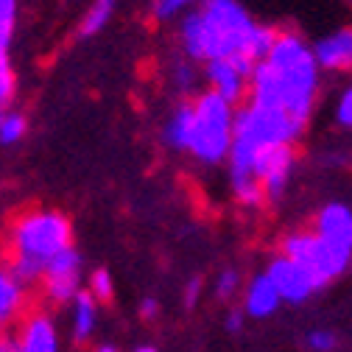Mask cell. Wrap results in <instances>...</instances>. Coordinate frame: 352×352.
<instances>
[{"instance_id":"1f68e13d","label":"cell","mask_w":352,"mask_h":352,"mask_svg":"<svg viewBox=\"0 0 352 352\" xmlns=\"http://www.w3.org/2000/svg\"><path fill=\"white\" fill-rule=\"evenodd\" d=\"M6 344H9V341L3 338V333H0V352H3V346H6Z\"/></svg>"},{"instance_id":"836d02e7","label":"cell","mask_w":352,"mask_h":352,"mask_svg":"<svg viewBox=\"0 0 352 352\" xmlns=\"http://www.w3.org/2000/svg\"><path fill=\"white\" fill-rule=\"evenodd\" d=\"M98 352H115V349H112V346H101Z\"/></svg>"},{"instance_id":"3957f363","label":"cell","mask_w":352,"mask_h":352,"mask_svg":"<svg viewBox=\"0 0 352 352\" xmlns=\"http://www.w3.org/2000/svg\"><path fill=\"white\" fill-rule=\"evenodd\" d=\"M305 131V123L291 118L283 109L272 107H257L246 104L235 115V140L230 151V179H254L252 173V160L260 148L266 146H283V143H296Z\"/></svg>"},{"instance_id":"f546056e","label":"cell","mask_w":352,"mask_h":352,"mask_svg":"<svg viewBox=\"0 0 352 352\" xmlns=\"http://www.w3.org/2000/svg\"><path fill=\"white\" fill-rule=\"evenodd\" d=\"M140 314H143V319H157L160 307H157V302H154V299H146V302H143V307H140Z\"/></svg>"},{"instance_id":"83f0119b","label":"cell","mask_w":352,"mask_h":352,"mask_svg":"<svg viewBox=\"0 0 352 352\" xmlns=\"http://www.w3.org/2000/svg\"><path fill=\"white\" fill-rule=\"evenodd\" d=\"M199 294H201V280H199V277H193V280L188 283V288H185V305H188V307H193V305L199 302Z\"/></svg>"},{"instance_id":"ffe728a7","label":"cell","mask_w":352,"mask_h":352,"mask_svg":"<svg viewBox=\"0 0 352 352\" xmlns=\"http://www.w3.org/2000/svg\"><path fill=\"white\" fill-rule=\"evenodd\" d=\"M23 135H25V118H23V115L12 112V115L0 118V143L12 146V143H17Z\"/></svg>"},{"instance_id":"7a4b0ae2","label":"cell","mask_w":352,"mask_h":352,"mask_svg":"<svg viewBox=\"0 0 352 352\" xmlns=\"http://www.w3.org/2000/svg\"><path fill=\"white\" fill-rule=\"evenodd\" d=\"M319 62L314 48L296 31H280L272 54L254 67L249 104L283 109L307 126L319 96Z\"/></svg>"},{"instance_id":"4fadbf2b","label":"cell","mask_w":352,"mask_h":352,"mask_svg":"<svg viewBox=\"0 0 352 352\" xmlns=\"http://www.w3.org/2000/svg\"><path fill=\"white\" fill-rule=\"evenodd\" d=\"M17 352H59V338L56 327L45 314H34L23 322L20 338H17Z\"/></svg>"},{"instance_id":"30bf717a","label":"cell","mask_w":352,"mask_h":352,"mask_svg":"<svg viewBox=\"0 0 352 352\" xmlns=\"http://www.w3.org/2000/svg\"><path fill=\"white\" fill-rule=\"evenodd\" d=\"M204 78L210 84V90L218 93L221 98H227L230 104H238V101L249 98L252 73H246L232 59H212V62H207L204 65Z\"/></svg>"},{"instance_id":"277c9868","label":"cell","mask_w":352,"mask_h":352,"mask_svg":"<svg viewBox=\"0 0 352 352\" xmlns=\"http://www.w3.org/2000/svg\"><path fill=\"white\" fill-rule=\"evenodd\" d=\"M235 104L221 98L218 93H201L193 101V123H190V140L188 151L207 162L218 165L230 160L232 140H235Z\"/></svg>"},{"instance_id":"9c48e42d","label":"cell","mask_w":352,"mask_h":352,"mask_svg":"<svg viewBox=\"0 0 352 352\" xmlns=\"http://www.w3.org/2000/svg\"><path fill=\"white\" fill-rule=\"evenodd\" d=\"M78 274H81V257L76 254L73 246H67L65 252H59L45 269V277H42V285H45L48 299L54 302H70L76 299L78 291Z\"/></svg>"},{"instance_id":"ac0fdd59","label":"cell","mask_w":352,"mask_h":352,"mask_svg":"<svg viewBox=\"0 0 352 352\" xmlns=\"http://www.w3.org/2000/svg\"><path fill=\"white\" fill-rule=\"evenodd\" d=\"M115 3H118V0H93L90 12H87V17H84V23H81V34H84V36L98 34V31L109 23V17H112V12H115Z\"/></svg>"},{"instance_id":"d4e9b609","label":"cell","mask_w":352,"mask_h":352,"mask_svg":"<svg viewBox=\"0 0 352 352\" xmlns=\"http://www.w3.org/2000/svg\"><path fill=\"white\" fill-rule=\"evenodd\" d=\"M336 123L352 131V87H346V90L338 96V104H336Z\"/></svg>"},{"instance_id":"4dcf8cb0","label":"cell","mask_w":352,"mask_h":352,"mask_svg":"<svg viewBox=\"0 0 352 352\" xmlns=\"http://www.w3.org/2000/svg\"><path fill=\"white\" fill-rule=\"evenodd\" d=\"M3 352H17V346H14V344H6V346H3Z\"/></svg>"},{"instance_id":"8fae6325","label":"cell","mask_w":352,"mask_h":352,"mask_svg":"<svg viewBox=\"0 0 352 352\" xmlns=\"http://www.w3.org/2000/svg\"><path fill=\"white\" fill-rule=\"evenodd\" d=\"M314 232L319 238H324L336 252L341 254H352V210L341 201L324 204L316 212V221H314Z\"/></svg>"},{"instance_id":"9a60e30c","label":"cell","mask_w":352,"mask_h":352,"mask_svg":"<svg viewBox=\"0 0 352 352\" xmlns=\"http://www.w3.org/2000/svg\"><path fill=\"white\" fill-rule=\"evenodd\" d=\"M23 307V283L9 272L0 269V327L9 324Z\"/></svg>"},{"instance_id":"44dd1931","label":"cell","mask_w":352,"mask_h":352,"mask_svg":"<svg viewBox=\"0 0 352 352\" xmlns=\"http://www.w3.org/2000/svg\"><path fill=\"white\" fill-rule=\"evenodd\" d=\"M14 96V70L9 62V54L0 56V107H6Z\"/></svg>"},{"instance_id":"d590c367","label":"cell","mask_w":352,"mask_h":352,"mask_svg":"<svg viewBox=\"0 0 352 352\" xmlns=\"http://www.w3.org/2000/svg\"><path fill=\"white\" fill-rule=\"evenodd\" d=\"M0 118H3V115H0Z\"/></svg>"},{"instance_id":"484cf974","label":"cell","mask_w":352,"mask_h":352,"mask_svg":"<svg viewBox=\"0 0 352 352\" xmlns=\"http://www.w3.org/2000/svg\"><path fill=\"white\" fill-rule=\"evenodd\" d=\"M238 285H241V274H238L235 269H227V272H221V277H218L215 294L221 296V299H230V296H235Z\"/></svg>"},{"instance_id":"603a6c76","label":"cell","mask_w":352,"mask_h":352,"mask_svg":"<svg viewBox=\"0 0 352 352\" xmlns=\"http://www.w3.org/2000/svg\"><path fill=\"white\" fill-rule=\"evenodd\" d=\"M338 346V336L333 330H314L307 336V349L311 352H336Z\"/></svg>"},{"instance_id":"d6a6232c","label":"cell","mask_w":352,"mask_h":352,"mask_svg":"<svg viewBox=\"0 0 352 352\" xmlns=\"http://www.w3.org/2000/svg\"><path fill=\"white\" fill-rule=\"evenodd\" d=\"M138 352H157V349H151V346H143V349H138Z\"/></svg>"},{"instance_id":"5b68a950","label":"cell","mask_w":352,"mask_h":352,"mask_svg":"<svg viewBox=\"0 0 352 352\" xmlns=\"http://www.w3.org/2000/svg\"><path fill=\"white\" fill-rule=\"evenodd\" d=\"M70 238L73 230L62 212H51V210L25 212L12 227V257L36 260L48 269V263L70 246Z\"/></svg>"},{"instance_id":"e0dca14e","label":"cell","mask_w":352,"mask_h":352,"mask_svg":"<svg viewBox=\"0 0 352 352\" xmlns=\"http://www.w3.org/2000/svg\"><path fill=\"white\" fill-rule=\"evenodd\" d=\"M190 123H193V104H182L176 107L173 118L168 120V129H165V138L173 148H182L188 151V140H190Z\"/></svg>"},{"instance_id":"7c38bea8","label":"cell","mask_w":352,"mask_h":352,"mask_svg":"<svg viewBox=\"0 0 352 352\" xmlns=\"http://www.w3.org/2000/svg\"><path fill=\"white\" fill-rule=\"evenodd\" d=\"M316 62L322 70H352V25H344L314 45Z\"/></svg>"},{"instance_id":"2e32d148","label":"cell","mask_w":352,"mask_h":352,"mask_svg":"<svg viewBox=\"0 0 352 352\" xmlns=\"http://www.w3.org/2000/svg\"><path fill=\"white\" fill-rule=\"evenodd\" d=\"M96 296L90 291H81L76 299H73V336L76 341H84L90 338L93 330H96Z\"/></svg>"},{"instance_id":"8992f818","label":"cell","mask_w":352,"mask_h":352,"mask_svg":"<svg viewBox=\"0 0 352 352\" xmlns=\"http://www.w3.org/2000/svg\"><path fill=\"white\" fill-rule=\"evenodd\" d=\"M283 254L302 263L305 269H311L324 285L333 283L336 277H341L344 272H349V257L336 252L324 238H319L314 230H296L288 232L280 243Z\"/></svg>"},{"instance_id":"52a82bcc","label":"cell","mask_w":352,"mask_h":352,"mask_svg":"<svg viewBox=\"0 0 352 352\" xmlns=\"http://www.w3.org/2000/svg\"><path fill=\"white\" fill-rule=\"evenodd\" d=\"M296 165V148L294 143H283V146H266L260 148L252 160V173L254 179L263 185L266 190V199H280L288 179H291V170Z\"/></svg>"},{"instance_id":"e575fe53","label":"cell","mask_w":352,"mask_h":352,"mask_svg":"<svg viewBox=\"0 0 352 352\" xmlns=\"http://www.w3.org/2000/svg\"><path fill=\"white\" fill-rule=\"evenodd\" d=\"M349 269H352V254H349Z\"/></svg>"},{"instance_id":"f1b7e54d","label":"cell","mask_w":352,"mask_h":352,"mask_svg":"<svg viewBox=\"0 0 352 352\" xmlns=\"http://www.w3.org/2000/svg\"><path fill=\"white\" fill-rule=\"evenodd\" d=\"M241 327H243V314H241V311L227 314V330H230V333H241Z\"/></svg>"},{"instance_id":"ba28073f","label":"cell","mask_w":352,"mask_h":352,"mask_svg":"<svg viewBox=\"0 0 352 352\" xmlns=\"http://www.w3.org/2000/svg\"><path fill=\"white\" fill-rule=\"evenodd\" d=\"M266 274H269L272 283L277 285L283 302H294V305L311 299L316 291L324 288V283H322L311 269H305L302 263H296V260H291V257H285V254H280V257H274V260L269 263Z\"/></svg>"},{"instance_id":"5bb4252c","label":"cell","mask_w":352,"mask_h":352,"mask_svg":"<svg viewBox=\"0 0 352 352\" xmlns=\"http://www.w3.org/2000/svg\"><path fill=\"white\" fill-rule=\"evenodd\" d=\"M283 296L277 291V285L272 283L269 274H257L249 285H246V294H243V314L252 316V319H266L272 316L277 307H280Z\"/></svg>"},{"instance_id":"7402d4cb","label":"cell","mask_w":352,"mask_h":352,"mask_svg":"<svg viewBox=\"0 0 352 352\" xmlns=\"http://www.w3.org/2000/svg\"><path fill=\"white\" fill-rule=\"evenodd\" d=\"M193 0H154V17L157 20H173L176 14H182L190 9Z\"/></svg>"},{"instance_id":"cb8c5ba5","label":"cell","mask_w":352,"mask_h":352,"mask_svg":"<svg viewBox=\"0 0 352 352\" xmlns=\"http://www.w3.org/2000/svg\"><path fill=\"white\" fill-rule=\"evenodd\" d=\"M90 294L96 299H101V302L112 299V277H109V272H104V269L93 272V277H90Z\"/></svg>"},{"instance_id":"4316f807","label":"cell","mask_w":352,"mask_h":352,"mask_svg":"<svg viewBox=\"0 0 352 352\" xmlns=\"http://www.w3.org/2000/svg\"><path fill=\"white\" fill-rule=\"evenodd\" d=\"M176 81H179V87H182V90H190V87H193V81H196V73H193V67H190L188 62H182L179 67H176Z\"/></svg>"},{"instance_id":"d6986e66","label":"cell","mask_w":352,"mask_h":352,"mask_svg":"<svg viewBox=\"0 0 352 352\" xmlns=\"http://www.w3.org/2000/svg\"><path fill=\"white\" fill-rule=\"evenodd\" d=\"M14 23H17V0H0V56L9 54Z\"/></svg>"},{"instance_id":"6da1fadb","label":"cell","mask_w":352,"mask_h":352,"mask_svg":"<svg viewBox=\"0 0 352 352\" xmlns=\"http://www.w3.org/2000/svg\"><path fill=\"white\" fill-rule=\"evenodd\" d=\"M188 56L199 62L243 59L260 65L274 48L277 28L260 25L238 0H204L199 12H190L179 28Z\"/></svg>"}]
</instances>
